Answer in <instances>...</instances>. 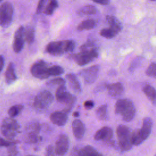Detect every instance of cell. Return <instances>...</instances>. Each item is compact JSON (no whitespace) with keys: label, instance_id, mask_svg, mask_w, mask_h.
Returning <instances> with one entry per match:
<instances>
[{"label":"cell","instance_id":"25","mask_svg":"<svg viewBox=\"0 0 156 156\" xmlns=\"http://www.w3.org/2000/svg\"><path fill=\"white\" fill-rule=\"evenodd\" d=\"M96 25V22L93 19H88L82 21L77 27V29L79 31H82L84 30H90L95 27Z\"/></svg>","mask_w":156,"mask_h":156},{"label":"cell","instance_id":"36","mask_svg":"<svg viewBox=\"0 0 156 156\" xmlns=\"http://www.w3.org/2000/svg\"><path fill=\"white\" fill-rule=\"evenodd\" d=\"M18 143V141H14L10 140H4L2 138H1V142H0V146L1 147H9L12 145H15Z\"/></svg>","mask_w":156,"mask_h":156},{"label":"cell","instance_id":"35","mask_svg":"<svg viewBox=\"0 0 156 156\" xmlns=\"http://www.w3.org/2000/svg\"><path fill=\"white\" fill-rule=\"evenodd\" d=\"M65 81L63 79L61 78V77H56L54 79L51 80L50 81H49L48 82V85H58V87L65 85Z\"/></svg>","mask_w":156,"mask_h":156},{"label":"cell","instance_id":"40","mask_svg":"<svg viewBox=\"0 0 156 156\" xmlns=\"http://www.w3.org/2000/svg\"><path fill=\"white\" fill-rule=\"evenodd\" d=\"M94 102L91 100L86 101L83 103V106H84L85 108H86L87 110H90V109L94 107Z\"/></svg>","mask_w":156,"mask_h":156},{"label":"cell","instance_id":"48","mask_svg":"<svg viewBox=\"0 0 156 156\" xmlns=\"http://www.w3.org/2000/svg\"><path fill=\"white\" fill-rule=\"evenodd\" d=\"M155 156H156V155H155Z\"/></svg>","mask_w":156,"mask_h":156},{"label":"cell","instance_id":"46","mask_svg":"<svg viewBox=\"0 0 156 156\" xmlns=\"http://www.w3.org/2000/svg\"><path fill=\"white\" fill-rule=\"evenodd\" d=\"M150 1H155V0H150Z\"/></svg>","mask_w":156,"mask_h":156},{"label":"cell","instance_id":"39","mask_svg":"<svg viewBox=\"0 0 156 156\" xmlns=\"http://www.w3.org/2000/svg\"><path fill=\"white\" fill-rule=\"evenodd\" d=\"M56 155L55 149L52 145H49L46 147L45 156H55Z\"/></svg>","mask_w":156,"mask_h":156},{"label":"cell","instance_id":"38","mask_svg":"<svg viewBox=\"0 0 156 156\" xmlns=\"http://www.w3.org/2000/svg\"><path fill=\"white\" fill-rule=\"evenodd\" d=\"M18 154V149L15 145H12L7 147L8 156H15Z\"/></svg>","mask_w":156,"mask_h":156},{"label":"cell","instance_id":"16","mask_svg":"<svg viewBox=\"0 0 156 156\" xmlns=\"http://www.w3.org/2000/svg\"><path fill=\"white\" fill-rule=\"evenodd\" d=\"M72 130L74 136L77 139H81L85 135V127L80 119H75L72 122Z\"/></svg>","mask_w":156,"mask_h":156},{"label":"cell","instance_id":"6","mask_svg":"<svg viewBox=\"0 0 156 156\" xmlns=\"http://www.w3.org/2000/svg\"><path fill=\"white\" fill-rule=\"evenodd\" d=\"M55 98L58 102L65 104L63 110L68 113L71 110L72 107L76 101V98L66 90L65 85L57 88L55 92Z\"/></svg>","mask_w":156,"mask_h":156},{"label":"cell","instance_id":"45","mask_svg":"<svg viewBox=\"0 0 156 156\" xmlns=\"http://www.w3.org/2000/svg\"><path fill=\"white\" fill-rule=\"evenodd\" d=\"M27 156H35V155H27Z\"/></svg>","mask_w":156,"mask_h":156},{"label":"cell","instance_id":"26","mask_svg":"<svg viewBox=\"0 0 156 156\" xmlns=\"http://www.w3.org/2000/svg\"><path fill=\"white\" fill-rule=\"evenodd\" d=\"M97 12L96 8L92 5H87L78 10V14L80 16L94 15Z\"/></svg>","mask_w":156,"mask_h":156},{"label":"cell","instance_id":"21","mask_svg":"<svg viewBox=\"0 0 156 156\" xmlns=\"http://www.w3.org/2000/svg\"><path fill=\"white\" fill-rule=\"evenodd\" d=\"M143 91L153 105H156V90L151 85L146 84L143 87Z\"/></svg>","mask_w":156,"mask_h":156},{"label":"cell","instance_id":"7","mask_svg":"<svg viewBox=\"0 0 156 156\" xmlns=\"http://www.w3.org/2000/svg\"><path fill=\"white\" fill-rule=\"evenodd\" d=\"M53 101L54 96L48 90H43L35 96L33 105L36 110L42 111L48 108Z\"/></svg>","mask_w":156,"mask_h":156},{"label":"cell","instance_id":"13","mask_svg":"<svg viewBox=\"0 0 156 156\" xmlns=\"http://www.w3.org/2000/svg\"><path fill=\"white\" fill-rule=\"evenodd\" d=\"M113 135V130L110 127L104 126L96 131L94 135V139L96 141H102L112 144Z\"/></svg>","mask_w":156,"mask_h":156},{"label":"cell","instance_id":"23","mask_svg":"<svg viewBox=\"0 0 156 156\" xmlns=\"http://www.w3.org/2000/svg\"><path fill=\"white\" fill-rule=\"evenodd\" d=\"M79 156H103L96 149L91 146H85L79 149Z\"/></svg>","mask_w":156,"mask_h":156},{"label":"cell","instance_id":"15","mask_svg":"<svg viewBox=\"0 0 156 156\" xmlns=\"http://www.w3.org/2000/svg\"><path fill=\"white\" fill-rule=\"evenodd\" d=\"M68 113L65 110L56 111L50 115V119L51 122L56 126H63L65 125L68 121Z\"/></svg>","mask_w":156,"mask_h":156},{"label":"cell","instance_id":"11","mask_svg":"<svg viewBox=\"0 0 156 156\" xmlns=\"http://www.w3.org/2000/svg\"><path fill=\"white\" fill-rule=\"evenodd\" d=\"M99 72V66L96 65L82 70L79 74L86 83L91 84L96 80Z\"/></svg>","mask_w":156,"mask_h":156},{"label":"cell","instance_id":"43","mask_svg":"<svg viewBox=\"0 0 156 156\" xmlns=\"http://www.w3.org/2000/svg\"><path fill=\"white\" fill-rule=\"evenodd\" d=\"M4 65V58L3 57V56L1 55L0 57V67H1V71H2L3 67Z\"/></svg>","mask_w":156,"mask_h":156},{"label":"cell","instance_id":"24","mask_svg":"<svg viewBox=\"0 0 156 156\" xmlns=\"http://www.w3.org/2000/svg\"><path fill=\"white\" fill-rule=\"evenodd\" d=\"M58 5L57 0H47L43 13L47 15H51L58 7Z\"/></svg>","mask_w":156,"mask_h":156},{"label":"cell","instance_id":"28","mask_svg":"<svg viewBox=\"0 0 156 156\" xmlns=\"http://www.w3.org/2000/svg\"><path fill=\"white\" fill-rule=\"evenodd\" d=\"M24 38L27 43L31 44L33 43L35 38V30L33 27H27L25 29Z\"/></svg>","mask_w":156,"mask_h":156},{"label":"cell","instance_id":"42","mask_svg":"<svg viewBox=\"0 0 156 156\" xmlns=\"http://www.w3.org/2000/svg\"><path fill=\"white\" fill-rule=\"evenodd\" d=\"M69 156H79V148L74 147L72 149Z\"/></svg>","mask_w":156,"mask_h":156},{"label":"cell","instance_id":"1","mask_svg":"<svg viewBox=\"0 0 156 156\" xmlns=\"http://www.w3.org/2000/svg\"><path fill=\"white\" fill-rule=\"evenodd\" d=\"M30 73L32 75L40 79H47L51 76H60L64 73V69L60 66H49L43 60H38L35 62L31 66Z\"/></svg>","mask_w":156,"mask_h":156},{"label":"cell","instance_id":"44","mask_svg":"<svg viewBox=\"0 0 156 156\" xmlns=\"http://www.w3.org/2000/svg\"><path fill=\"white\" fill-rule=\"evenodd\" d=\"M73 115L74 116V117H78L79 116V113L78 112H75L73 113Z\"/></svg>","mask_w":156,"mask_h":156},{"label":"cell","instance_id":"10","mask_svg":"<svg viewBox=\"0 0 156 156\" xmlns=\"http://www.w3.org/2000/svg\"><path fill=\"white\" fill-rule=\"evenodd\" d=\"M98 57V51L92 52H80L79 53L69 55V57L80 66H83L90 63Z\"/></svg>","mask_w":156,"mask_h":156},{"label":"cell","instance_id":"47","mask_svg":"<svg viewBox=\"0 0 156 156\" xmlns=\"http://www.w3.org/2000/svg\"><path fill=\"white\" fill-rule=\"evenodd\" d=\"M2 1V0H1V1Z\"/></svg>","mask_w":156,"mask_h":156},{"label":"cell","instance_id":"14","mask_svg":"<svg viewBox=\"0 0 156 156\" xmlns=\"http://www.w3.org/2000/svg\"><path fill=\"white\" fill-rule=\"evenodd\" d=\"M25 29L20 26L15 32L13 42V49L15 53H19L23 49L24 44Z\"/></svg>","mask_w":156,"mask_h":156},{"label":"cell","instance_id":"12","mask_svg":"<svg viewBox=\"0 0 156 156\" xmlns=\"http://www.w3.org/2000/svg\"><path fill=\"white\" fill-rule=\"evenodd\" d=\"M69 142L68 137L65 134H60L55 142L54 147L56 155L63 156L67 152L69 148Z\"/></svg>","mask_w":156,"mask_h":156},{"label":"cell","instance_id":"32","mask_svg":"<svg viewBox=\"0 0 156 156\" xmlns=\"http://www.w3.org/2000/svg\"><path fill=\"white\" fill-rule=\"evenodd\" d=\"M100 35L105 38L110 39L113 38L117 34L111 28H104L101 30Z\"/></svg>","mask_w":156,"mask_h":156},{"label":"cell","instance_id":"2","mask_svg":"<svg viewBox=\"0 0 156 156\" xmlns=\"http://www.w3.org/2000/svg\"><path fill=\"white\" fill-rule=\"evenodd\" d=\"M115 112L116 114L119 115L124 121L129 122L135 117L136 109L131 100L119 99L115 104Z\"/></svg>","mask_w":156,"mask_h":156},{"label":"cell","instance_id":"29","mask_svg":"<svg viewBox=\"0 0 156 156\" xmlns=\"http://www.w3.org/2000/svg\"><path fill=\"white\" fill-rule=\"evenodd\" d=\"M24 106L21 104H17L12 106L8 110V115L11 118H14L18 116L23 110Z\"/></svg>","mask_w":156,"mask_h":156},{"label":"cell","instance_id":"3","mask_svg":"<svg viewBox=\"0 0 156 156\" xmlns=\"http://www.w3.org/2000/svg\"><path fill=\"white\" fill-rule=\"evenodd\" d=\"M76 46L75 41L67 40L50 42L46 47L45 51L47 53L54 55H61L68 52L72 51Z\"/></svg>","mask_w":156,"mask_h":156},{"label":"cell","instance_id":"8","mask_svg":"<svg viewBox=\"0 0 156 156\" xmlns=\"http://www.w3.org/2000/svg\"><path fill=\"white\" fill-rule=\"evenodd\" d=\"M41 126L38 122H31L28 124L25 129V140L29 143H36L41 140L40 136Z\"/></svg>","mask_w":156,"mask_h":156},{"label":"cell","instance_id":"34","mask_svg":"<svg viewBox=\"0 0 156 156\" xmlns=\"http://www.w3.org/2000/svg\"><path fill=\"white\" fill-rule=\"evenodd\" d=\"M143 58L141 57H136L130 64L129 71L130 72H133L134 70H135L140 65L142 62Z\"/></svg>","mask_w":156,"mask_h":156},{"label":"cell","instance_id":"4","mask_svg":"<svg viewBox=\"0 0 156 156\" xmlns=\"http://www.w3.org/2000/svg\"><path fill=\"white\" fill-rule=\"evenodd\" d=\"M118 143L120 149L122 151L130 150L132 146V132L125 125H119L116 128Z\"/></svg>","mask_w":156,"mask_h":156},{"label":"cell","instance_id":"19","mask_svg":"<svg viewBox=\"0 0 156 156\" xmlns=\"http://www.w3.org/2000/svg\"><path fill=\"white\" fill-rule=\"evenodd\" d=\"M66 78L68 81L71 88L76 93H80L81 92L80 84L77 79L76 76L73 74H68L66 75Z\"/></svg>","mask_w":156,"mask_h":156},{"label":"cell","instance_id":"31","mask_svg":"<svg viewBox=\"0 0 156 156\" xmlns=\"http://www.w3.org/2000/svg\"><path fill=\"white\" fill-rule=\"evenodd\" d=\"M80 52H92L94 51H98V48L94 42L88 41L80 46Z\"/></svg>","mask_w":156,"mask_h":156},{"label":"cell","instance_id":"18","mask_svg":"<svg viewBox=\"0 0 156 156\" xmlns=\"http://www.w3.org/2000/svg\"><path fill=\"white\" fill-rule=\"evenodd\" d=\"M108 94L112 98H117L124 92L123 85L120 82H116L107 85Z\"/></svg>","mask_w":156,"mask_h":156},{"label":"cell","instance_id":"22","mask_svg":"<svg viewBox=\"0 0 156 156\" xmlns=\"http://www.w3.org/2000/svg\"><path fill=\"white\" fill-rule=\"evenodd\" d=\"M106 20L112 30H113L117 34L121 30L122 25L120 21L114 16L107 15L106 16Z\"/></svg>","mask_w":156,"mask_h":156},{"label":"cell","instance_id":"20","mask_svg":"<svg viewBox=\"0 0 156 156\" xmlns=\"http://www.w3.org/2000/svg\"><path fill=\"white\" fill-rule=\"evenodd\" d=\"M17 79L15 74L14 65L13 63H10L7 68L5 73V82L7 84H11L13 83Z\"/></svg>","mask_w":156,"mask_h":156},{"label":"cell","instance_id":"37","mask_svg":"<svg viewBox=\"0 0 156 156\" xmlns=\"http://www.w3.org/2000/svg\"><path fill=\"white\" fill-rule=\"evenodd\" d=\"M46 1L47 0H39L37 7V9H36V13L37 14L43 13Z\"/></svg>","mask_w":156,"mask_h":156},{"label":"cell","instance_id":"30","mask_svg":"<svg viewBox=\"0 0 156 156\" xmlns=\"http://www.w3.org/2000/svg\"><path fill=\"white\" fill-rule=\"evenodd\" d=\"M132 140L133 145L135 146H138L144 141L141 135L139 129H136L132 132Z\"/></svg>","mask_w":156,"mask_h":156},{"label":"cell","instance_id":"9","mask_svg":"<svg viewBox=\"0 0 156 156\" xmlns=\"http://www.w3.org/2000/svg\"><path fill=\"white\" fill-rule=\"evenodd\" d=\"M0 23L2 27L6 28L11 24L13 18V9L12 4L5 2L1 5Z\"/></svg>","mask_w":156,"mask_h":156},{"label":"cell","instance_id":"5","mask_svg":"<svg viewBox=\"0 0 156 156\" xmlns=\"http://www.w3.org/2000/svg\"><path fill=\"white\" fill-rule=\"evenodd\" d=\"M20 129V124L13 118L9 117L4 118L1 122V134L7 140H13L19 133Z\"/></svg>","mask_w":156,"mask_h":156},{"label":"cell","instance_id":"33","mask_svg":"<svg viewBox=\"0 0 156 156\" xmlns=\"http://www.w3.org/2000/svg\"><path fill=\"white\" fill-rule=\"evenodd\" d=\"M146 74L147 76L156 79V63H152L149 65L146 70Z\"/></svg>","mask_w":156,"mask_h":156},{"label":"cell","instance_id":"27","mask_svg":"<svg viewBox=\"0 0 156 156\" xmlns=\"http://www.w3.org/2000/svg\"><path fill=\"white\" fill-rule=\"evenodd\" d=\"M96 115L98 118L101 121H106L108 119L107 105L104 104L101 105L96 110Z\"/></svg>","mask_w":156,"mask_h":156},{"label":"cell","instance_id":"17","mask_svg":"<svg viewBox=\"0 0 156 156\" xmlns=\"http://www.w3.org/2000/svg\"><path fill=\"white\" fill-rule=\"evenodd\" d=\"M152 127V120L150 117H146L143 120L142 127L140 129V132L144 140H146L149 136Z\"/></svg>","mask_w":156,"mask_h":156},{"label":"cell","instance_id":"41","mask_svg":"<svg viewBox=\"0 0 156 156\" xmlns=\"http://www.w3.org/2000/svg\"><path fill=\"white\" fill-rule=\"evenodd\" d=\"M92 1L101 5H107L110 3V0H92Z\"/></svg>","mask_w":156,"mask_h":156}]
</instances>
